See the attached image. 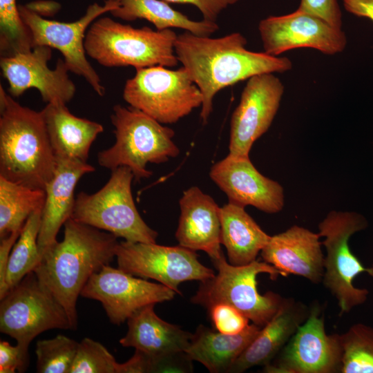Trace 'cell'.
Masks as SVG:
<instances>
[{
	"label": "cell",
	"instance_id": "6da1fadb",
	"mask_svg": "<svg viewBox=\"0 0 373 373\" xmlns=\"http://www.w3.org/2000/svg\"><path fill=\"white\" fill-rule=\"evenodd\" d=\"M247 44L240 32L219 38L189 31L177 36L175 54L200 90V118L204 124L212 112L215 95L223 88L255 75L291 70L293 64L289 58L249 50Z\"/></svg>",
	"mask_w": 373,
	"mask_h": 373
},
{
	"label": "cell",
	"instance_id": "7a4b0ae2",
	"mask_svg": "<svg viewBox=\"0 0 373 373\" xmlns=\"http://www.w3.org/2000/svg\"><path fill=\"white\" fill-rule=\"evenodd\" d=\"M64 238L43 254L34 272L65 309L72 329L77 325V300L93 274L116 258L113 234L68 219Z\"/></svg>",
	"mask_w": 373,
	"mask_h": 373
},
{
	"label": "cell",
	"instance_id": "3957f363",
	"mask_svg": "<svg viewBox=\"0 0 373 373\" xmlns=\"http://www.w3.org/2000/svg\"><path fill=\"white\" fill-rule=\"evenodd\" d=\"M57 159L44 116L17 102L0 85V176L45 190Z\"/></svg>",
	"mask_w": 373,
	"mask_h": 373
},
{
	"label": "cell",
	"instance_id": "277c9868",
	"mask_svg": "<svg viewBox=\"0 0 373 373\" xmlns=\"http://www.w3.org/2000/svg\"><path fill=\"white\" fill-rule=\"evenodd\" d=\"M177 36L171 28H135L104 17L91 23L84 46L86 55L105 67L172 68L179 62L174 50Z\"/></svg>",
	"mask_w": 373,
	"mask_h": 373
},
{
	"label": "cell",
	"instance_id": "5b68a950",
	"mask_svg": "<svg viewBox=\"0 0 373 373\" xmlns=\"http://www.w3.org/2000/svg\"><path fill=\"white\" fill-rule=\"evenodd\" d=\"M115 142L97 154L99 166L111 171L128 167L135 181L151 176L149 163L161 164L175 157L180 150L174 131L131 106L115 105L111 115Z\"/></svg>",
	"mask_w": 373,
	"mask_h": 373
},
{
	"label": "cell",
	"instance_id": "8992f818",
	"mask_svg": "<svg viewBox=\"0 0 373 373\" xmlns=\"http://www.w3.org/2000/svg\"><path fill=\"white\" fill-rule=\"evenodd\" d=\"M212 262L218 274L200 282L191 301L207 309L218 303L230 305L253 323L262 327L277 312L283 298L273 291L260 294L257 276L266 273L271 280H276L279 275L285 276L283 273L273 265L257 260L246 265H233L227 262L224 254Z\"/></svg>",
	"mask_w": 373,
	"mask_h": 373
},
{
	"label": "cell",
	"instance_id": "52a82bcc",
	"mask_svg": "<svg viewBox=\"0 0 373 373\" xmlns=\"http://www.w3.org/2000/svg\"><path fill=\"white\" fill-rule=\"evenodd\" d=\"M111 171L109 180L98 191L77 195L70 218L127 242L156 243L157 232L144 221L133 198V172L126 166Z\"/></svg>",
	"mask_w": 373,
	"mask_h": 373
},
{
	"label": "cell",
	"instance_id": "ba28073f",
	"mask_svg": "<svg viewBox=\"0 0 373 373\" xmlns=\"http://www.w3.org/2000/svg\"><path fill=\"white\" fill-rule=\"evenodd\" d=\"M51 329H71L68 314L32 271L1 300L0 332L17 341L23 370L28 347L39 334Z\"/></svg>",
	"mask_w": 373,
	"mask_h": 373
},
{
	"label": "cell",
	"instance_id": "9c48e42d",
	"mask_svg": "<svg viewBox=\"0 0 373 373\" xmlns=\"http://www.w3.org/2000/svg\"><path fill=\"white\" fill-rule=\"evenodd\" d=\"M363 216L353 211H330L318 224V234L325 239L324 286L337 300L339 315L350 312L363 305L369 291L353 285L354 278L361 273L373 278V267H365L352 252L349 240L356 232L367 227Z\"/></svg>",
	"mask_w": 373,
	"mask_h": 373
},
{
	"label": "cell",
	"instance_id": "30bf717a",
	"mask_svg": "<svg viewBox=\"0 0 373 373\" xmlns=\"http://www.w3.org/2000/svg\"><path fill=\"white\" fill-rule=\"evenodd\" d=\"M123 99L162 124L177 122L202 103L200 89L183 66L137 69L124 84Z\"/></svg>",
	"mask_w": 373,
	"mask_h": 373
},
{
	"label": "cell",
	"instance_id": "8fae6325",
	"mask_svg": "<svg viewBox=\"0 0 373 373\" xmlns=\"http://www.w3.org/2000/svg\"><path fill=\"white\" fill-rule=\"evenodd\" d=\"M118 6V0H106L103 5L93 3L88 6L82 17L73 22L46 19L26 5L19 6V10L22 20L30 30L34 47L46 46L58 50L69 71L82 77L99 96L103 97L106 88L86 58L84 40L91 23Z\"/></svg>",
	"mask_w": 373,
	"mask_h": 373
},
{
	"label": "cell",
	"instance_id": "7c38bea8",
	"mask_svg": "<svg viewBox=\"0 0 373 373\" xmlns=\"http://www.w3.org/2000/svg\"><path fill=\"white\" fill-rule=\"evenodd\" d=\"M118 268L142 278L153 279L181 294L183 282H200L214 277L213 270L202 265L195 251L180 245L119 242L116 249Z\"/></svg>",
	"mask_w": 373,
	"mask_h": 373
},
{
	"label": "cell",
	"instance_id": "4fadbf2b",
	"mask_svg": "<svg viewBox=\"0 0 373 373\" xmlns=\"http://www.w3.org/2000/svg\"><path fill=\"white\" fill-rule=\"evenodd\" d=\"M264 366L267 373H338L342 367L340 334L327 335L321 307L314 304L306 321L278 353Z\"/></svg>",
	"mask_w": 373,
	"mask_h": 373
},
{
	"label": "cell",
	"instance_id": "5bb4252c",
	"mask_svg": "<svg viewBox=\"0 0 373 373\" xmlns=\"http://www.w3.org/2000/svg\"><path fill=\"white\" fill-rule=\"evenodd\" d=\"M175 294L161 283L107 265L91 276L80 296L99 301L109 321L119 325L142 307L171 300Z\"/></svg>",
	"mask_w": 373,
	"mask_h": 373
},
{
	"label": "cell",
	"instance_id": "9a60e30c",
	"mask_svg": "<svg viewBox=\"0 0 373 373\" xmlns=\"http://www.w3.org/2000/svg\"><path fill=\"white\" fill-rule=\"evenodd\" d=\"M284 90L283 83L275 73H263L247 79L231 118L228 155L249 157L254 143L271 125Z\"/></svg>",
	"mask_w": 373,
	"mask_h": 373
},
{
	"label": "cell",
	"instance_id": "2e32d148",
	"mask_svg": "<svg viewBox=\"0 0 373 373\" xmlns=\"http://www.w3.org/2000/svg\"><path fill=\"white\" fill-rule=\"evenodd\" d=\"M258 32L264 52L272 56L302 48L333 55L342 52L347 41L342 28L298 8L289 14L262 19Z\"/></svg>",
	"mask_w": 373,
	"mask_h": 373
},
{
	"label": "cell",
	"instance_id": "e0dca14e",
	"mask_svg": "<svg viewBox=\"0 0 373 373\" xmlns=\"http://www.w3.org/2000/svg\"><path fill=\"white\" fill-rule=\"evenodd\" d=\"M51 57L52 48L46 46H35L29 52L1 57L0 67L9 94L18 97L34 88L46 104L68 103L75 95L76 86L63 59H57L54 69L48 67Z\"/></svg>",
	"mask_w": 373,
	"mask_h": 373
},
{
	"label": "cell",
	"instance_id": "ac0fdd59",
	"mask_svg": "<svg viewBox=\"0 0 373 373\" xmlns=\"http://www.w3.org/2000/svg\"><path fill=\"white\" fill-rule=\"evenodd\" d=\"M209 176L227 195L229 202L242 207L251 205L267 213L283 208V186L261 174L249 157L228 155L212 166Z\"/></svg>",
	"mask_w": 373,
	"mask_h": 373
},
{
	"label": "cell",
	"instance_id": "d6986e66",
	"mask_svg": "<svg viewBox=\"0 0 373 373\" xmlns=\"http://www.w3.org/2000/svg\"><path fill=\"white\" fill-rule=\"evenodd\" d=\"M320 236L298 225L271 236L260 251L263 260L283 273L294 274L314 284L323 281L324 256Z\"/></svg>",
	"mask_w": 373,
	"mask_h": 373
},
{
	"label": "cell",
	"instance_id": "ffe728a7",
	"mask_svg": "<svg viewBox=\"0 0 373 373\" xmlns=\"http://www.w3.org/2000/svg\"><path fill=\"white\" fill-rule=\"evenodd\" d=\"M180 215L175 238L179 245L193 251H203L211 259L223 252L220 242V207L198 186L183 192L179 202Z\"/></svg>",
	"mask_w": 373,
	"mask_h": 373
},
{
	"label": "cell",
	"instance_id": "44dd1931",
	"mask_svg": "<svg viewBox=\"0 0 373 373\" xmlns=\"http://www.w3.org/2000/svg\"><path fill=\"white\" fill-rule=\"evenodd\" d=\"M94 171L95 168L87 162L57 158L55 174L45 189L46 201L37 239L41 259L44 252L57 242L56 238L61 227L71 217L75 189L79 180Z\"/></svg>",
	"mask_w": 373,
	"mask_h": 373
},
{
	"label": "cell",
	"instance_id": "7402d4cb",
	"mask_svg": "<svg viewBox=\"0 0 373 373\" xmlns=\"http://www.w3.org/2000/svg\"><path fill=\"white\" fill-rule=\"evenodd\" d=\"M309 312L310 308L304 303L292 298H283L277 312L235 361L228 373H240L271 363Z\"/></svg>",
	"mask_w": 373,
	"mask_h": 373
},
{
	"label": "cell",
	"instance_id": "603a6c76",
	"mask_svg": "<svg viewBox=\"0 0 373 373\" xmlns=\"http://www.w3.org/2000/svg\"><path fill=\"white\" fill-rule=\"evenodd\" d=\"M41 112L56 159L86 162L93 142L104 131L103 126L74 115L61 102L46 104Z\"/></svg>",
	"mask_w": 373,
	"mask_h": 373
},
{
	"label": "cell",
	"instance_id": "cb8c5ba5",
	"mask_svg": "<svg viewBox=\"0 0 373 373\" xmlns=\"http://www.w3.org/2000/svg\"><path fill=\"white\" fill-rule=\"evenodd\" d=\"M154 306L143 307L128 318V331L119 343L150 357L184 351L193 334L161 319L155 314Z\"/></svg>",
	"mask_w": 373,
	"mask_h": 373
},
{
	"label": "cell",
	"instance_id": "d4e9b609",
	"mask_svg": "<svg viewBox=\"0 0 373 373\" xmlns=\"http://www.w3.org/2000/svg\"><path fill=\"white\" fill-rule=\"evenodd\" d=\"M261 328L253 323L238 334H227L199 325L184 352L211 373H228Z\"/></svg>",
	"mask_w": 373,
	"mask_h": 373
},
{
	"label": "cell",
	"instance_id": "484cf974",
	"mask_svg": "<svg viewBox=\"0 0 373 373\" xmlns=\"http://www.w3.org/2000/svg\"><path fill=\"white\" fill-rule=\"evenodd\" d=\"M220 242L233 265H246L256 260L271 236L246 212L245 207L229 202L220 207Z\"/></svg>",
	"mask_w": 373,
	"mask_h": 373
},
{
	"label": "cell",
	"instance_id": "4316f807",
	"mask_svg": "<svg viewBox=\"0 0 373 373\" xmlns=\"http://www.w3.org/2000/svg\"><path fill=\"white\" fill-rule=\"evenodd\" d=\"M119 6L110 13L125 21L145 19L153 23L156 30L181 28L198 36H209L219 26L216 22L193 21L174 10L164 0H118Z\"/></svg>",
	"mask_w": 373,
	"mask_h": 373
},
{
	"label": "cell",
	"instance_id": "83f0119b",
	"mask_svg": "<svg viewBox=\"0 0 373 373\" xmlns=\"http://www.w3.org/2000/svg\"><path fill=\"white\" fill-rule=\"evenodd\" d=\"M44 189H32L0 176V239L22 230L28 218L43 209Z\"/></svg>",
	"mask_w": 373,
	"mask_h": 373
},
{
	"label": "cell",
	"instance_id": "f1b7e54d",
	"mask_svg": "<svg viewBox=\"0 0 373 373\" xmlns=\"http://www.w3.org/2000/svg\"><path fill=\"white\" fill-rule=\"evenodd\" d=\"M41 212L42 209L38 210L28 218L12 249L6 276V294L28 273L34 271L41 260L37 239Z\"/></svg>",
	"mask_w": 373,
	"mask_h": 373
},
{
	"label": "cell",
	"instance_id": "f546056e",
	"mask_svg": "<svg viewBox=\"0 0 373 373\" xmlns=\"http://www.w3.org/2000/svg\"><path fill=\"white\" fill-rule=\"evenodd\" d=\"M343 347L341 373H373V327L352 325L340 334Z\"/></svg>",
	"mask_w": 373,
	"mask_h": 373
},
{
	"label": "cell",
	"instance_id": "4dcf8cb0",
	"mask_svg": "<svg viewBox=\"0 0 373 373\" xmlns=\"http://www.w3.org/2000/svg\"><path fill=\"white\" fill-rule=\"evenodd\" d=\"M34 48L31 33L19 13L16 0H0L1 57L27 52Z\"/></svg>",
	"mask_w": 373,
	"mask_h": 373
},
{
	"label": "cell",
	"instance_id": "1f68e13d",
	"mask_svg": "<svg viewBox=\"0 0 373 373\" xmlns=\"http://www.w3.org/2000/svg\"><path fill=\"white\" fill-rule=\"evenodd\" d=\"M79 343L59 334L50 339L39 340L35 347L38 373H70Z\"/></svg>",
	"mask_w": 373,
	"mask_h": 373
},
{
	"label": "cell",
	"instance_id": "d6a6232c",
	"mask_svg": "<svg viewBox=\"0 0 373 373\" xmlns=\"http://www.w3.org/2000/svg\"><path fill=\"white\" fill-rule=\"evenodd\" d=\"M70 373H122V363L102 344L84 338L79 343Z\"/></svg>",
	"mask_w": 373,
	"mask_h": 373
},
{
	"label": "cell",
	"instance_id": "836d02e7",
	"mask_svg": "<svg viewBox=\"0 0 373 373\" xmlns=\"http://www.w3.org/2000/svg\"><path fill=\"white\" fill-rule=\"evenodd\" d=\"M208 311L213 325L221 333L238 334L249 325L250 320L230 305L218 303L211 306Z\"/></svg>",
	"mask_w": 373,
	"mask_h": 373
},
{
	"label": "cell",
	"instance_id": "e575fe53",
	"mask_svg": "<svg viewBox=\"0 0 373 373\" xmlns=\"http://www.w3.org/2000/svg\"><path fill=\"white\" fill-rule=\"evenodd\" d=\"M146 357L148 372L190 373L193 370V360L184 351L172 352L152 357L146 356Z\"/></svg>",
	"mask_w": 373,
	"mask_h": 373
},
{
	"label": "cell",
	"instance_id": "d590c367",
	"mask_svg": "<svg viewBox=\"0 0 373 373\" xmlns=\"http://www.w3.org/2000/svg\"><path fill=\"white\" fill-rule=\"evenodd\" d=\"M298 8L342 28L343 16L338 0H300Z\"/></svg>",
	"mask_w": 373,
	"mask_h": 373
},
{
	"label": "cell",
	"instance_id": "8d00e7d4",
	"mask_svg": "<svg viewBox=\"0 0 373 373\" xmlns=\"http://www.w3.org/2000/svg\"><path fill=\"white\" fill-rule=\"evenodd\" d=\"M169 3L191 4L199 9L203 20L216 22L220 13L239 0H164Z\"/></svg>",
	"mask_w": 373,
	"mask_h": 373
},
{
	"label": "cell",
	"instance_id": "74e56055",
	"mask_svg": "<svg viewBox=\"0 0 373 373\" xmlns=\"http://www.w3.org/2000/svg\"><path fill=\"white\" fill-rule=\"evenodd\" d=\"M24 372L21 360L20 350L5 341H0V373H15V370Z\"/></svg>",
	"mask_w": 373,
	"mask_h": 373
},
{
	"label": "cell",
	"instance_id": "f35d334b",
	"mask_svg": "<svg viewBox=\"0 0 373 373\" xmlns=\"http://www.w3.org/2000/svg\"><path fill=\"white\" fill-rule=\"evenodd\" d=\"M21 231H14L1 238L0 242V300L6 295V276L10 255L13 246L18 240Z\"/></svg>",
	"mask_w": 373,
	"mask_h": 373
},
{
	"label": "cell",
	"instance_id": "ab89813d",
	"mask_svg": "<svg viewBox=\"0 0 373 373\" xmlns=\"http://www.w3.org/2000/svg\"><path fill=\"white\" fill-rule=\"evenodd\" d=\"M343 4L350 14L373 21V0H343Z\"/></svg>",
	"mask_w": 373,
	"mask_h": 373
},
{
	"label": "cell",
	"instance_id": "60d3db41",
	"mask_svg": "<svg viewBox=\"0 0 373 373\" xmlns=\"http://www.w3.org/2000/svg\"><path fill=\"white\" fill-rule=\"evenodd\" d=\"M26 6L41 17L52 16L61 8L60 4L53 1H36L26 4Z\"/></svg>",
	"mask_w": 373,
	"mask_h": 373
}]
</instances>
